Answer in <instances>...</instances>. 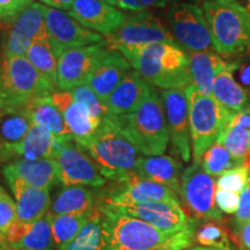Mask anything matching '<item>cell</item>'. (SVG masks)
Here are the masks:
<instances>
[{"mask_svg":"<svg viewBox=\"0 0 250 250\" xmlns=\"http://www.w3.org/2000/svg\"><path fill=\"white\" fill-rule=\"evenodd\" d=\"M237 74H239V80L245 88L250 90V57L248 55L243 54L240 56L239 59L235 61Z\"/></svg>","mask_w":250,"mask_h":250,"instance_id":"45","label":"cell"},{"mask_svg":"<svg viewBox=\"0 0 250 250\" xmlns=\"http://www.w3.org/2000/svg\"><path fill=\"white\" fill-rule=\"evenodd\" d=\"M215 143L224 146L235 160L243 165L247 152L250 149V130L233 125L225 130Z\"/></svg>","mask_w":250,"mask_h":250,"instance_id":"37","label":"cell"},{"mask_svg":"<svg viewBox=\"0 0 250 250\" xmlns=\"http://www.w3.org/2000/svg\"><path fill=\"white\" fill-rule=\"evenodd\" d=\"M92 212V211H90ZM90 212L81 214L51 215V229L56 247L61 249L73 240L88 221Z\"/></svg>","mask_w":250,"mask_h":250,"instance_id":"34","label":"cell"},{"mask_svg":"<svg viewBox=\"0 0 250 250\" xmlns=\"http://www.w3.org/2000/svg\"><path fill=\"white\" fill-rule=\"evenodd\" d=\"M31 123L22 110L7 108L0 112V162L17 160V148Z\"/></svg>","mask_w":250,"mask_h":250,"instance_id":"26","label":"cell"},{"mask_svg":"<svg viewBox=\"0 0 250 250\" xmlns=\"http://www.w3.org/2000/svg\"><path fill=\"white\" fill-rule=\"evenodd\" d=\"M203 169L210 176H220L226 171L233 169V168L243 166L230 155L224 146L220 144L214 143L210 148L206 151L201 162Z\"/></svg>","mask_w":250,"mask_h":250,"instance_id":"36","label":"cell"},{"mask_svg":"<svg viewBox=\"0 0 250 250\" xmlns=\"http://www.w3.org/2000/svg\"><path fill=\"white\" fill-rule=\"evenodd\" d=\"M103 250H184L195 241L197 220L177 233H166L102 202Z\"/></svg>","mask_w":250,"mask_h":250,"instance_id":"1","label":"cell"},{"mask_svg":"<svg viewBox=\"0 0 250 250\" xmlns=\"http://www.w3.org/2000/svg\"><path fill=\"white\" fill-rule=\"evenodd\" d=\"M5 243L19 250H55L51 229V214L46 213L35 223H15L5 233Z\"/></svg>","mask_w":250,"mask_h":250,"instance_id":"20","label":"cell"},{"mask_svg":"<svg viewBox=\"0 0 250 250\" xmlns=\"http://www.w3.org/2000/svg\"><path fill=\"white\" fill-rule=\"evenodd\" d=\"M233 125H239V126L245 127L247 130H250V105L245 110L236 112L234 115L230 126H233Z\"/></svg>","mask_w":250,"mask_h":250,"instance_id":"46","label":"cell"},{"mask_svg":"<svg viewBox=\"0 0 250 250\" xmlns=\"http://www.w3.org/2000/svg\"><path fill=\"white\" fill-rule=\"evenodd\" d=\"M190 250H219V249H214V248H205V247H193Z\"/></svg>","mask_w":250,"mask_h":250,"instance_id":"51","label":"cell"},{"mask_svg":"<svg viewBox=\"0 0 250 250\" xmlns=\"http://www.w3.org/2000/svg\"><path fill=\"white\" fill-rule=\"evenodd\" d=\"M96 206L95 192L86 187H65L51 202V215L81 214L90 212Z\"/></svg>","mask_w":250,"mask_h":250,"instance_id":"30","label":"cell"},{"mask_svg":"<svg viewBox=\"0 0 250 250\" xmlns=\"http://www.w3.org/2000/svg\"><path fill=\"white\" fill-rule=\"evenodd\" d=\"M167 22L175 42H179L189 52L210 51L211 30L203 8L192 2H175L168 8Z\"/></svg>","mask_w":250,"mask_h":250,"instance_id":"8","label":"cell"},{"mask_svg":"<svg viewBox=\"0 0 250 250\" xmlns=\"http://www.w3.org/2000/svg\"><path fill=\"white\" fill-rule=\"evenodd\" d=\"M153 86L133 68L104 102L109 115H124L136 110L149 95Z\"/></svg>","mask_w":250,"mask_h":250,"instance_id":"24","label":"cell"},{"mask_svg":"<svg viewBox=\"0 0 250 250\" xmlns=\"http://www.w3.org/2000/svg\"><path fill=\"white\" fill-rule=\"evenodd\" d=\"M0 83L8 101V108L22 109L33 100L49 96L56 88L26 56L2 57Z\"/></svg>","mask_w":250,"mask_h":250,"instance_id":"7","label":"cell"},{"mask_svg":"<svg viewBox=\"0 0 250 250\" xmlns=\"http://www.w3.org/2000/svg\"><path fill=\"white\" fill-rule=\"evenodd\" d=\"M108 51L105 42L68 49L58 58V88L68 90L86 83L100 59Z\"/></svg>","mask_w":250,"mask_h":250,"instance_id":"14","label":"cell"},{"mask_svg":"<svg viewBox=\"0 0 250 250\" xmlns=\"http://www.w3.org/2000/svg\"><path fill=\"white\" fill-rule=\"evenodd\" d=\"M88 152L105 179L120 182L136 173L139 152L108 117L88 138L76 142Z\"/></svg>","mask_w":250,"mask_h":250,"instance_id":"4","label":"cell"},{"mask_svg":"<svg viewBox=\"0 0 250 250\" xmlns=\"http://www.w3.org/2000/svg\"><path fill=\"white\" fill-rule=\"evenodd\" d=\"M100 1H103V2H105V4H108V5H111V6H117V0H100Z\"/></svg>","mask_w":250,"mask_h":250,"instance_id":"50","label":"cell"},{"mask_svg":"<svg viewBox=\"0 0 250 250\" xmlns=\"http://www.w3.org/2000/svg\"><path fill=\"white\" fill-rule=\"evenodd\" d=\"M131 70L132 67L130 62L120 51L108 49L95 65L86 81V85L93 89L104 104L110 94L116 89Z\"/></svg>","mask_w":250,"mask_h":250,"instance_id":"19","label":"cell"},{"mask_svg":"<svg viewBox=\"0 0 250 250\" xmlns=\"http://www.w3.org/2000/svg\"><path fill=\"white\" fill-rule=\"evenodd\" d=\"M0 250H8V247L6 246V243H0Z\"/></svg>","mask_w":250,"mask_h":250,"instance_id":"53","label":"cell"},{"mask_svg":"<svg viewBox=\"0 0 250 250\" xmlns=\"http://www.w3.org/2000/svg\"><path fill=\"white\" fill-rule=\"evenodd\" d=\"M8 108V101L7 98H6L4 89H2L1 83H0V112L4 111L5 109Z\"/></svg>","mask_w":250,"mask_h":250,"instance_id":"49","label":"cell"},{"mask_svg":"<svg viewBox=\"0 0 250 250\" xmlns=\"http://www.w3.org/2000/svg\"><path fill=\"white\" fill-rule=\"evenodd\" d=\"M217 183L203 169L201 164L193 162L182 171L179 195L187 212L195 220H223L215 205Z\"/></svg>","mask_w":250,"mask_h":250,"instance_id":"9","label":"cell"},{"mask_svg":"<svg viewBox=\"0 0 250 250\" xmlns=\"http://www.w3.org/2000/svg\"><path fill=\"white\" fill-rule=\"evenodd\" d=\"M170 0H117L118 7L131 12H143L151 7H165Z\"/></svg>","mask_w":250,"mask_h":250,"instance_id":"43","label":"cell"},{"mask_svg":"<svg viewBox=\"0 0 250 250\" xmlns=\"http://www.w3.org/2000/svg\"><path fill=\"white\" fill-rule=\"evenodd\" d=\"M139 153L146 156L162 155L169 143L162 99L153 87L149 95L136 110L124 115H108Z\"/></svg>","mask_w":250,"mask_h":250,"instance_id":"3","label":"cell"},{"mask_svg":"<svg viewBox=\"0 0 250 250\" xmlns=\"http://www.w3.org/2000/svg\"><path fill=\"white\" fill-rule=\"evenodd\" d=\"M45 26L50 44L56 55L61 56L68 49L98 44L104 41L101 34L83 27L68 13L44 5Z\"/></svg>","mask_w":250,"mask_h":250,"instance_id":"13","label":"cell"},{"mask_svg":"<svg viewBox=\"0 0 250 250\" xmlns=\"http://www.w3.org/2000/svg\"><path fill=\"white\" fill-rule=\"evenodd\" d=\"M104 229L101 206L96 205L90 212L88 221L73 240L59 250H103Z\"/></svg>","mask_w":250,"mask_h":250,"instance_id":"32","label":"cell"},{"mask_svg":"<svg viewBox=\"0 0 250 250\" xmlns=\"http://www.w3.org/2000/svg\"><path fill=\"white\" fill-rule=\"evenodd\" d=\"M203 12L213 48L226 58L240 57L250 43V14L236 0H204Z\"/></svg>","mask_w":250,"mask_h":250,"instance_id":"5","label":"cell"},{"mask_svg":"<svg viewBox=\"0 0 250 250\" xmlns=\"http://www.w3.org/2000/svg\"><path fill=\"white\" fill-rule=\"evenodd\" d=\"M45 37H48V31L44 5L33 2L2 34V57L26 56L27 50L35 41Z\"/></svg>","mask_w":250,"mask_h":250,"instance_id":"12","label":"cell"},{"mask_svg":"<svg viewBox=\"0 0 250 250\" xmlns=\"http://www.w3.org/2000/svg\"><path fill=\"white\" fill-rule=\"evenodd\" d=\"M5 180L14 195L18 221L35 223L48 213L51 206L49 190L31 187L19 179Z\"/></svg>","mask_w":250,"mask_h":250,"instance_id":"23","label":"cell"},{"mask_svg":"<svg viewBox=\"0 0 250 250\" xmlns=\"http://www.w3.org/2000/svg\"><path fill=\"white\" fill-rule=\"evenodd\" d=\"M161 99L174 151L184 162H189L191 158V137L184 89H162Z\"/></svg>","mask_w":250,"mask_h":250,"instance_id":"15","label":"cell"},{"mask_svg":"<svg viewBox=\"0 0 250 250\" xmlns=\"http://www.w3.org/2000/svg\"><path fill=\"white\" fill-rule=\"evenodd\" d=\"M40 1H42L48 7L68 12L73 5L74 0H40Z\"/></svg>","mask_w":250,"mask_h":250,"instance_id":"47","label":"cell"},{"mask_svg":"<svg viewBox=\"0 0 250 250\" xmlns=\"http://www.w3.org/2000/svg\"><path fill=\"white\" fill-rule=\"evenodd\" d=\"M2 175L5 179H19L40 189L50 190V188L59 183L58 166L55 159H17L4 166Z\"/></svg>","mask_w":250,"mask_h":250,"instance_id":"22","label":"cell"},{"mask_svg":"<svg viewBox=\"0 0 250 250\" xmlns=\"http://www.w3.org/2000/svg\"><path fill=\"white\" fill-rule=\"evenodd\" d=\"M8 247V246H7ZM8 250H19V249H13V248H9V247H8Z\"/></svg>","mask_w":250,"mask_h":250,"instance_id":"58","label":"cell"},{"mask_svg":"<svg viewBox=\"0 0 250 250\" xmlns=\"http://www.w3.org/2000/svg\"><path fill=\"white\" fill-rule=\"evenodd\" d=\"M195 241L205 248L232 250L230 234L221 220H210L196 229Z\"/></svg>","mask_w":250,"mask_h":250,"instance_id":"35","label":"cell"},{"mask_svg":"<svg viewBox=\"0 0 250 250\" xmlns=\"http://www.w3.org/2000/svg\"><path fill=\"white\" fill-rule=\"evenodd\" d=\"M1 62H2V46L0 43V68H1Z\"/></svg>","mask_w":250,"mask_h":250,"instance_id":"52","label":"cell"},{"mask_svg":"<svg viewBox=\"0 0 250 250\" xmlns=\"http://www.w3.org/2000/svg\"><path fill=\"white\" fill-rule=\"evenodd\" d=\"M239 239L247 249L250 250V221L239 226Z\"/></svg>","mask_w":250,"mask_h":250,"instance_id":"48","label":"cell"},{"mask_svg":"<svg viewBox=\"0 0 250 250\" xmlns=\"http://www.w3.org/2000/svg\"><path fill=\"white\" fill-rule=\"evenodd\" d=\"M189 111L193 162L201 164L208 148L230 126L235 112L220 105L211 96L203 95L192 83L184 88Z\"/></svg>","mask_w":250,"mask_h":250,"instance_id":"6","label":"cell"},{"mask_svg":"<svg viewBox=\"0 0 250 250\" xmlns=\"http://www.w3.org/2000/svg\"><path fill=\"white\" fill-rule=\"evenodd\" d=\"M8 29L6 28L5 26H2V24H0V33H5V31H7Z\"/></svg>","mask_w":250,"mask_h":250,"instance_id":"54","label":"cell"},{"mask_svg":"<svg viewBox=\"0 0 250 250\" xmlns=\"http://www.w3.org/2000/svg\"><path fill=\"white\" fill-rule=\"evenodd\" d=\"M5 242V236L4 234L0 232V243H4Z\"/></svg>","mask_w":250,"mask_h":250,"instance_id":"55","label":"cell"},{"mask_svg":"<svg viewBox=\"0 0 250 250\" xmlns=\"http://www.w3.org/2000/svg\"><path fill=\"white\" fill-rule=\"evenodd\" d=\"M20 110L27 115L31 124L39 125L51 133L57 143L73 140V136L68 130L61 111L52 101L51 95L33 100Z\"/></svg>","mask_w":250,"mask_h":250,"instance_id":"25","label":"cell"},{"mask_svg":"<svg viewBox=\"0 0 250 250\" xmlns=\"http://www.w3.org/2000/svg\"><path fill=\"white\" fill-rule=\"evenodd\" d=\"M121 187L115 189L103 201L112 206H125L130 204L147 202H167L181 204L177 193L169 188L156 183L154 181L144 179L136 173L120 181Z\"/></svg>","mask_w":250,"mask_h":250,"instance_id":"16","label":"cell"},{"mask_svg":"<svg viewBox=\"0 0 250 250\" xmlns=\"http://www.w3.org/2000/svg\"><path fill=\"white\" fill-rule=\"evenodd\" d=\"M246 55H248L249 57H250V43H249V45H248V48H247V50H246V52H245Z\"/></svg>","mask_w":250,"mask_h":250,"instance_id":"57","label":"cell"},{"mask_svg":"<svg viewBox=\"0 0 250 250\" xmlns=\"http://www.w3.org/2000/svg\"><path fill=\"white\" fill-rule=\"evenodd\" d=\"M250 180V171L245 166L233 168L219 176L217 188L232 192H242Z\"/></svg>","mask_w":250,"mask_h":250,"instance_id":"39","label":"cell"},{"mask_svg":"<svg viewBox=\"0 0 250 250\" xmlns=\"http://www.w3.org/2000/svg\"><path fill=\"white\" fill-rule=\"evenodd\" d=\"M250 221V180L240 197L239 208L236 212L237 226Z\"/></svg>","mask_w":250,"mask_h":250,"instance_id":"44","label":"cell"},{"mask_svg":"<svg viewBox=\"0 0 250 250\" xmlns=\"http://www.w3.org/2000/svg\"><path fill=\"white\" fill-rule=\"evenodd\" d=\"M57 148L58 143L51 133L39 125L31 124L22 142L19 144L17 158L24 160L55 159Z\"/></svg>","mask_w":250,"mask_h":250,"instance_id":"31","label":"cell"},{"mask_svg":"<svg viewBox=\"0 0 250 250\" xmlns=\"http://www.w3.org/2000/svg\"><path fill=\"white\" fill-rule=\"evenodd\" d=\"M26 57L55 88H58V56L50 44L49 37L35 41L27 50Z\"/></svg>","mask_w":250,"mask_h":250,"instance_id":"33","label":"cell"},{"mask_svg":"<svg viewBox=\"0 0 250 250\" xmlns=\"http://www.w3.org/2000/svg\"><path fill=\"white\" fill-rule=\"evenodd\" d=\"M189 67L192 85L203 95L212 98L215 78L227 67V62H224L217 52H212L211 50L190 52Z\"/></svg>","mask_w":250,"mask_h":250,"instance_id":"27","label":"cell"},{"mask_svg":"<svg viewBox=\"0 0 250 250\" xmlns=\"http://www.w3.org/2000/svg\"><path fill=\"white\" fill-rule=\"evenodd\" d=\"M110 50L134 48L154 43H176L170 30L165 26L160 18L151 12H136L126 15L124 22L114 33L104 39Z\"/></svg>","mask_w":250,"mask_h":250,"instance_id":"10","label":"cell"},{"mask_svg":"<svg viewBox=\"0 0 250 250\" xmlns=\"http://www.w3.org/2000/svg\"><path fill=\"white\" fill-rule=\"evenodd\" d=\"M139 176L154 181L179 193L181 188V165L174 158L167 155L140 156L136 168Z\"/></svg>","mask_w":250,"mask_h":250,"instance_id":"28","label":"cell"},{"mask_svg":"<svg viewBox=\"0 0 250 250\" xmlns=\"http://www.w3.org/2000/svg\"><path fill=\"white\" fill-rule=\"evenodd\" d=\"M34 0H0V24L7 29Z\"/></svg>","mask_w":250,"mask_h":250,"instance_id":"40","label":"cell"},{"mask_svg":"<svg viewBox=\"0 0 250 250\" xmlns=\"http://www.w3.org/2000/svg\"><path fill=\"white\" fill-rule=\"evenodd\" d=\"M70 92L73 95V98L78 102L83 103L95 117L103 120V118L107 117L109 115L108 109L105 108V105L98 98V95L93 92V89L89 86H87L86 83L71 89Z\"/></svg>","mask_w":250,"mask_h":250,"instance_id":"38","label":"cell"},{"mask_svg":"<svg viewBox=\"0 0 250 250\" xmlns=\"http://www.w3.org/2000/svg\"><path fill=\"white\" fill-rule=\"evenodd\" d=\"M51 99L64 117L74 142L88 138L101 125L102 120L94 116L68 90H55L51 94Z\"/></svg>","mask_w":250,"mask_h":250,"instance_id":"21","label":"cell"},{"mask_svg":"<svg viewBox=\"0 0 250 250\" xmlns=\"http://www.w3.org/2000/svg\"><path fill=\"white\" fill-rule=\"evenodd\" d=\"M212 98L227 110L235 114L250 105V90L236 83L228 62L227 67L215 78Z\"/></svg>","mask_w":250,"mask_h":250,"instance_id":"29","label":"cell"},{"mask_svg":"<svg viewBox=\"0 0 250 250\" xmlns=\"http://www.w3.org/2000/svg\"><path fill=\"white\" fill-rule=\"evenodd\" d=\"M240 204L239 193L228 191V190L219 189L215 191V205L221 212L227 214H234L237 212Z\"/></svg>","mask_w":250,"mask_h":250,"instance_id":"42","label":"cell"},{"mask_svg":"<svg viewBox=\"0 0 250 250\" xmlns=\"http://www.w3.org/2000/svg\"><path fill=\"white\" fill-rule=\"evenodd\" d=\"M114 208L125 214L138 218L166 233L181 232L189 227L193 221V218H189L181 204L173 203L147 202Z\"/></svg>","mask_w":250,"mask_h":250,"instance_id":"17","label":"cell"},{"mask_svg":"<svg viewBox=\"0 0 250 250\" xmlns=\"http://www.w3.org/2000/svg\"><path fill=\"white\" fill-rule=\"evenodd\" d=\"M247 11H248V13L250 14V0H248V1H247Z\"/></svg>","mask_w":250,"mask_h":250,"instance_id":"56","label":"cell"},{"mask_svg":"<svg viewBox=\"0 0 250 250\" xmlns=\"http://www.w3.org/2000/svg\"><path fill=\"white\" fill-rule=\"evenodd\" d=\"M68 15L87 29L107 36L114 33L126 14L100 0H74Z\"/></svg>","mask_w":250,"mask_h":250,"instance_id":"18","label":"cell"},{"mask_svg":"<svg viewBox=\"0 0 250 250\" xmlns=\"http://www.w3.org/2000/svg\"><path fill=\"white\" fill-rule=\"evenodd\" d=\"M131 67L152 86L162 89H184L191 83L189 55L177 43L122 48Z\"/></svg>","mask_w":250,"mask_h":250,"instance_id":"2","label":"cell"},{"mask_svg":"<svg viewBox=\"0 0 250 250\" xmlns=\"http://www.w3.org/2000/svg\"><path fill=\"white\" fill-rule=\"evenodd\" d=\"M15 221H18L17 205L7 191L0 186V232L5 235Z\"/></svg>","mask_w":250,"mask_h":250,"instance_id":"41","label":"cell"},{"mask_svg":"<svg viewBox=\"0 0 250 250\" xmlns=\"http://www.w3.org/2000/svg\"><path fill=\"white\" fill-rule=\"evenodd\" d=\"M55 161L58 166L59 183L64 187L100 188L105 184V177L98 166L74 140L58 143Z\"/></svg>","mask_w":250,"mask_h":250,"instance_id":"11","label":"cell"}]
</instances>
